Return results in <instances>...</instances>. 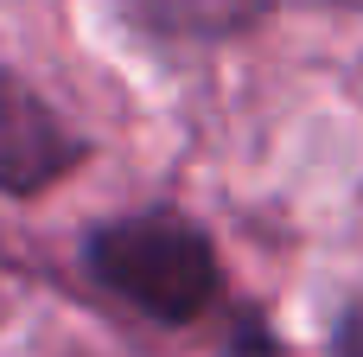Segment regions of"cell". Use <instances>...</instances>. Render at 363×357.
<instances>
[{"label":"cell","instance_id":"1","mask_svg":"<svg viewBox=\"0 0 363 357\" xmlns=\"http://www.w3.org/2000/svg\"><path fill=\"white\" fill-rule=\"evenodd\" d=\"M83 268L102 294H115L121 307L160 326H191L223 294V262L211 236L172 204H147L96 224L83 243Z\"/></svg>","mask_w":363,"mask_h":357},{"label":"cell","instance_id":"2","mask_svg":"<svg viewBox=\"0 0 363 357\" xmlns=\"http://www.w3.org/2000/svg\"><path fill=\"white\" fill-rule=\"evenodd\" d=\"M83 160V134L26 83L0 70V192L6 198H38Z\"/></svg>","mask_w":363,"mask_h":357},{"label":"cell","instance_id":"3","mask_svg":"<svg viewBox=\"0 0 363 357\" xmlns=\"http://www.w3.org/2000/svg\"><path fill=\"white\" fill-rule=\"evenodd\" d=\"M115 6H121V19L140 38H160V45H217V38L255 32L274 13H294V6H351V0H115Z\"/></svg>","mask_w":363,"mask_h":357},{"label":"cell","instance_id":"4","mask_svg":"<svg viewBox=\"0 0 363 357\" xmlns=\"http://www.w3.org/2000/svg\"><path fill=\"white\" fill-rule=\"evenodd\" d=\"M332 357H363V313H338V326H332Z\"/></svg>","mask_w":363,"mask_h":357}]
</instances>
